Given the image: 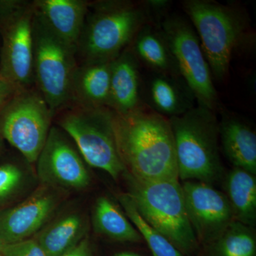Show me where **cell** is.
Wrapping results in <instances>:
<instances>
[{
    "label": "cell",
    "mask_w": 256,
    "mask_h": 256,
    "mask_svg": "<svg viewBox=\"0 0 256 256\" xmlns=\"http://www.w3.org/2000/svg\"><path fill=\"white\" fill-rule=\"evenodd\" d=\"M114 126L126 172L141 181L180 180L169 119L144 105L126 114L114 112Z\"/></svg>",
    "instance_id": "obj_1"
},
{
    "label": "cell",
    "mask_w": 256,
    "mask_h": 256,
    "mask_svg": "<svg viewBox=\"0 0 256 256\" xmlns=\"http://www.w3.org/2000/svg\"><path fill=\"white\" fill-rule=\"evenodd\" d=\"M184 11L200 38L212 76H228L234 53L248 42L250 25L245 12L210 0H185Z\"/></svg>",
    "instance_id": "obj_2"
},
{
    "label": "cell",
    "mask_w": 256,
    "mask_h": 256,
    "mask_svg": "<svg viewBox=\"0 0 256 256\" xmlns=\"http://www.w3.org/2000/svg\"><path fill=\"white\" fill-rule=\"evenodd\" d=\"M148 23L149 18L141 2H90L77 44L76 56L82 63L112 62L128 48L138 32Z\"/></svg>",
    "instance_id": "obj_3"
},
{
    "label": "cell",
    "mask_w": 256,
    "mask_h": 256,
    "mask_svg": "<svg viewBox=\"0 0 256 256\" xmlns=\"http://www.w3.org/2000/svg\"><path fill=\"white\" fill-rule=\"evenodd\" d=\"M174 136L178 180L212 185L223 174L220 154V121L215 111L195 106L169 118Z\"/></svg>",
    "instance_id": "obj_4"
},
{
    "label": "cell",
    "mask_w": 256,
    "mask_h": 256,
    "mask_svg": "<svg viewBox=\"0 0 256 256\" xmlns=\"http://www.w3.org/2000/svg\"><path fill=\"white\" fill-rule=\"evenodd\" d=\"M122 176L142 218L184 255L194 252L198 242L188 220L180 180L141 181L126 172Z\"/></svg>",
    "instance_id": "obj_5"
},
{
    "label": "cell",
    "mask_w": 256,
    "mask_h": 256,
    "mask_svg": "<svg viewBox=\"0 0 256 256\" xmlns=\"http://www.w3.org/2000/svg\"><path fill=\"white\" fill-rule=\"evenodd\" d=\"M58 112L57 126L73 140L86 163L114 180L122 176L126 171L116 144L114 112L108 108L68 106Z\"/></svg>",
    "instance_id": "obj_6"
},
{
    "label": "cell",
    "mask_w": 256,
    "mask_h": 256,
    "mask_svg": "<svg viewBox=\"0 0 256 256\" xmlns=\"http://www.w3.org/2000/svg\"><path fill=\"white\" fill-rule=\"evenodd\" d=\"M32 32L34 86L56 114L70 105L76 50L56 36L34 10Z\"/></svg>",
    "instance_id": "obj_7"
},
{
    "label": "cell",
    "mask_w": 256,
    "mask_h": 256,
    "mask_svg": "<svg viewBox=\"0 0 256 256\" xmlns=\"http://www.w3.org/2000/svg\"><path fill=\"white\" fill-rule=\"evenodd\" d=\"M55 116L35 86L16 90L0 110V136L34 164Z\"/></svg>",
    "instance_id": "obj_8"
},
{
    "label": "cell",
    "mask_w": 256,
    "mask_h": 256,
    "mask_svg": "<svg viewBox=\"0 0 256 256\" xmlns=\"http://www.w3.org/2000/svg\"><path fill=\"white\" fill-rule=\"evenodd\" d=\"M33 2L0 0V79L16 90L34 86Z\"/></svg>",
    "instance_id": "obj_9"
},
{
    "label": "cell",
    "mask_w": 256,
    "mask_h": 256,
    "mask_svg": "<svg viewBox=\"0 0 256 256\" xmlns=\"http://www.w3.org/2000/svg\"><path fill=\"white\" fill-rule=\"evenodd\" d=\"M180 75L191 89L197 105L216 111L218 98L200 38L188 18L169 14L160 25Z\"/></svg>",
    "instance_id": "obj_10"
},
{
    "label": "cell",
    "mask_w": 256,
    "mask_h": 256,
    "mask_svg": "<svg viewBox=\"0 0 256 256\" xmlns=\"http://www.w3.org/2000/svg\"><path fill=\"white\" fill-rule=\"evenodd\" d=\"M40 184L65 192L80 191L90 185V173L73 140L63 130L52 126L36 162Z\"/></svg>",
    "instance_id": "obj_11"
},
{
    "label": "cell",
    "mask_w": 256,
    "mask_h": 256,
    "mask_svg": "<svg viewBox=\"0 0 256 256\" xmlns=\"http://www.w3.org/2000/svg\"><path fill=\"white\" fill-rule=\"evenodd\" d=\"M66 192L40 184L16 204L0 213V244H14L35 235L58 212Z\"/></svg>",
    "instance_id": "obj_12"
},
{
    "label": "cell",
    "mask_w": 256,
    "mask_h": 256,
    "mask_svg": "<svg viewBox=\"0 0 256 256\" xmlns=\"http://www.w3.org/2000/svg\"><path fill=\"white\" fill-rule=\"evenodd\" d=\"M188 220L198 242L208 246L234 222L226 196L208 184L185 181L182 184Z\"/></svg>",
    "instance_id": "obj_13"
},
{
    "label": "cell",
    "mask_w": 256,
    "mask_h": 256,
    "mask_svg": "<svg viewBox=\"0 0 256 256\" xmlns=\"http://www.w3.org/2000/svg\"><path fill=\"white\" fill-rule=\"evenodd\" d=\"M144 105L139 62L127 48L111 64L108 108L114 114H126Z\"/></svg>",
    "instance_id": "obj_14"
},
{
    "label": "cell",
    "mask_w": 256,
    "mask_h": 256,
    "mask_svg": "<svg viewBox=\"0 0 256 256\" xmlns=\"http://www.w3.org/2000/svg\"><path fill=\"white\" fill-rule=\"evenodd\" d=\"M142 95L149 108L168 119L184 114L196 102L182 77L164 74L152 73Z\"/></svg>",
    "instance_id": "obj_15"
},
{
    "label": "cell",
    "mask_w": 256,
    "mask_h": 256,
    "mask_svg": "<svg viewBox=\"0 0 256 256\" xmlns=\"http://www.w3.org/2000/svg\"><path fill=\"white\" fill-rule=\"evenodd\" d=\"M35 13L66 43L76 50L90 2L84 0H36Z\"/></svg>",
    "instance_id": "obj_16"
},
{
    "label": "cell",
    "mask_w": 256,
    "mask_h": 256,
    "mask_svg": "<svg viewBox=\"0 0 256 256\" xmlns=\"http://www.w3.org/2000/svg\"><path fill=\"white\" fill-rule=\"evenodd\" d=\"M89 222L80 210H69L54 216L33 237L46 256H62L88 236Z\"/></svg>",
    "instance_id": "obj_17"
},
{
    "label": "cell",
    "mask_w": 256,
    "mask_h": 256,
    "mask_svg": "<svg viewBox=\"0 0 256 256\" xmlns=\"http://www.w3.org/2000/svg\"><path fill=\"white\" fill-rule=\"evenodd\" d=\"M112 62H87L78 65L72 78L69 106L108 108Z\"/></svg>",
    "instance_id": "obj_18"
},
{
    "label": "cell",
    "mask_w": 256,
    "mask_h": 256,
    "mask_svg": "<svg viewBox=\"0 0 256 256\" xmlns=\"http://www.w3.org/2000/svg\"><path fill=\"white\" fill-rule=\"evenodd\" d=\"M220 138L224 154L234 168L256 174V134L242 118L224 114L220 122Z\"/></svg>",
    "instance_id": "obj_19"
},
{
    "label": "cell",
    "mask_w": 256,
    "mask_h": 256,
    "mask_svg": "<svg viewBox=\"0 0 256 256\" xmlns=\"http://www.w3.org/2000/svg\"><path fill=\"white\" fill-rule=\"evenodd\" d=\"M130 48L138 58L152 73L182 77L169 44L160 28L144 24L132 42Z\"/></svg>",
    "instance_id": "obj_20"
},
{
    "label": "cell",
    "mask_w": 256,
    "mask_h": 256,
    "mask_svg": "<svg viewBox=\"0 0 256 256\" xmlns=\"http://www.w3.org/2000/svg\"><path fill=\"white\" fill-rule=\"evenodd\" d=\"M226 196L234 220L252 227L256 222V178L246 170L234 168L226 178Z\"/></svg>",
    "instance_id": "obj_21"
},
{
    "label": "cell",
    "mask_w": 256,
    "mask_h": 256,
    "mask_svg": "<svg viewBox=\"0 0 256 256\" xmlns=\"http://www.w3.org/2000/svg\"><path fill=\"white\" fill-rule=\"evenodd\" d=\"M92 224L96 233L116 242L136 244L143 240L124 210L107 196H100L96 200Z\"/></svg>",
    "instance_id": "obj_22"
},
{
    "label": "cell",
    "mask_w": 256,
    "mask_h": 256,
    "mask_svg": "<svg viewBox=\"0 0 256 256\" xmlns=\"http://www.w3.org/2000/svg\"><path fill=\"white\" fill-rule=\"evenodd\" d=\"M31 168L20 163L0 164V213L28 196L36 186Z\"/></svg>",
    "instance_id": "obj_23"
},
{
    "label": "cell",
    "mask_w": 256,
    "mask_h": 256,
    "mask_svg": "<svg viewBox=\"0 0 256 256\" xmlns=\"http://www.w3.org/2000/svg\"><path fill=\"white\" fill-rule=\"evenodd\" d=\"M208 246L212 256H256L255 234L252 227L234 220Z\"/></svg>",
    "instance_id": "obj_24"
},
{
    "label": "cell",
    "mask_w": 256,
    "mask_h": 256,
    "mask_svg": "<svg viewBox=\"0 0 256 256\" xmlns=\"http://www.w3.org/2000/svg\"><path fill=\"white\" fill-rule=\"evenodd\" d=\"M118 200L124 214L140 234L142 240H146L153 256H185L163 234L142 218L127 193L119 194Z\"/></svg>",
    "instance_id": "obj_25"
},
{
    "label": "cell",
    "mask_w": 256,
    "mask_h": 256,
    "mask_svg": "<svg viewBox=\"0 0 256 256\" xmlns=\"http://www.w3.org/2000/svg\"><path fill=\"white\" fill-rule=\"evenodd\" d=\"M1 256H46L40 244L34 238L26 239L3 245L0 252Z\"/></svg>",
    "instance_id": "obj_26"
},
{
    "label": "cell",
    "mask_w": 256,
    "mask_h": 256,
    "mask_svg": "<svg viewBox=\"0 0 256 256\" xmlns=\"http://www.w3.org/2000/svg\"><path fill=\"white\" fill-rule=\"evenodd\" d=\"M149 18L150 23L160 28V25L168 16L172 2L169 0H144L141 2Z\"/></svg>",
    "instance_id": "obj_27"
},
{
    "label": "cell",
    "mask_w": 256,
    "mask_h": 256,
    "mask_svg": "<svg viewBox=\"0 0 256 256\" xmlns=\"http://www.w3.org/2000/svg\"><path fill=\"white\" fill-rule=\"evenodd\" d=\"M62 256H94L88 236L86 237L76 246Z\"/></svg>",
    "instance_id": "obj_28"
},
{
    "label": "cell",
    "mask_w": 256,
    "mask_h": 256,
    "mask_svg": "<svg viewBox=\"0 0 256 256\" xmlns=\"http://www.w3.org/2000/svg\"><path fill=\"white\" fill-rule=\"evenodd\" d=\"M15 90L16 88L12 85L0 79V110Z\"/></svg>",
    "instance_id": "obj_29"
},
{
    "label": "cell",
    "mask_w": 256,
    "mask_h": 256,
    "mask_svg": "<svg viewBox=\"0 0 256 256\" xmlns=\"http://www.w3.org/2000/svg\"><path fill=\"white\" fill-rule=\"evenodd\" d=\"M114 256H141L139 254H136V252H122L116 254Z\"/></svg>",
    "instance_id": "obj_30"
},
{
    "label": "cell",
    "mask_w": 256,
    "mask_h": 256,
    "mask_svg": "<svg viewBox=\"0 0 256 256\" xmlns=\"http://www.w3.org/2000/svg\"><path fill=\"white\" fill-rule=\"evenodd\" d=\"M4 140L2 139V138L0 136V156H1L2 153L4 151Z\"/></svg>",
    "instance_id": "obj_31"
},
{
    "label": "cell",
    "mask_w": 256,
    "mask_h": 256,
    "mask_svg": "<svg viewBox=\"0 0 256 256\" xmlns=\"http://www.w3.org/2000/svg\"><path fill=\"white\" fill-rule=\"evenodd\" d=\"M2 246L1 245V244H0V252H1V248Z\"/></svg>",
    "instance_id": "obj_32"
},
{
    "label": "cell",
    "mask_w": 256,
    "mask_h": 256,
    "mask_svg": "<svg viewBox=\"0 0 256 256\" xmlns=\"http://www.w3.org/2000/svg\"><path fill=\"white\" fill-rule=\"evenodd\" d=\"M0 256H1V255H0Z\"/></svg>",
    "instance_id": "obj_33"
}]
</instances>
